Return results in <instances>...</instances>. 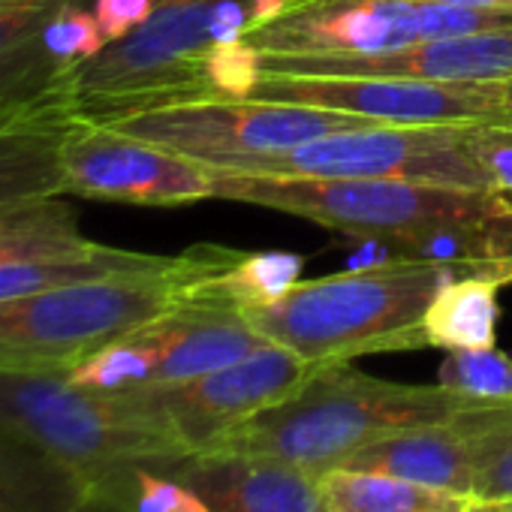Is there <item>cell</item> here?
Segmentation results:
<instances>
[{
    "instance_id": "e575fe53",
    "label": "cell",
    "mask_w": 512,
    "mask_h": 512,
    "mask_svg": "<svg viewBox=\"0 0 512 512\" xmlns=\"http://www.w3.org/2000/svg\"><path fill=\"white\" fill-rule=\"evenodd\" d=\"M473 512H512V503H491V506H473Z\"/></svg>"
},
{
    "instance_id": "7402d4cb",
    "label": "cell",
    "mask_w": 512,
    "mask_h": 512,
    "mask_svg": "<svg viewBox=\"0 0 512 512\" xmlns=\"http://www.w3.org/2000/svg\"><path fill=\"white\" fill-rule=\"evenodd\" d=\"M79 512H211L163 461H133L85 476Z\"/></svg>"
},
{
    "instance_id": "cb8c5ba5",
    "label": "cell",
    "mask_w": 512,
    "mask_h": 512,
    "mask_svg": "<svg viewBox=\"0 0 512 512\" xmlns=\"http://www.w3.org/2000/svg\"><path fill=\"white\" fill-rule=\"evenodd\" d=\"M503 284L479 275H461L443 284L422 320L428 347L437 350H476L497 344V290Z\"/></svg>"
},
{
    "instance_id": "2e32d148",
    "label": "cell",
    "mask_w": 512,
    "mask_h": 512,
    "mask_svg": "<svg viewBox=\"0 0 512 512\" xmlns=\"http://www.w3.org/2000/svg\"><path fill=\"white\" fill-rule=\"evenodd\" d=\"M157 332L160 365L151 386L184 383L220 371L269 344L241 311L202 302H181L157 320Z\"/></svg>"
},
{
    "instance_id": "ba28073f",
    "label": "cell",
    "mask_w": 512,
    "mask_h": 512,
    "mask_svg": "<svg viewBox=\"0 0 512 512\" xmlns=\"http://www.w3.org/2000/svg\"><path fill=\"white\" fill-rule=\"evenodd\" d=\"M118 127L130 136L157 142L175 154H184L208 169H220L223 163L247 154H284L296 151L305 142L368 127L359 115L329 112L299 103H275V100H187L139 109L112 121H100Z\"/></svg>"
},
{
    "instance_id": "52a82bcc",
    "label": "cell",
    "mask_w": 512,
    "mask_h": 512,
    "mask_svg": "<svg viewBox=\"0 0 512 512\" xmlns=\"http://www.w3.org/2000/svg\"><path fill=\"white\" fill-rule=\"evenodd\" d=\"M470 124H368L341 130L284 154H247L217 172L302 178H404L491 193L467 148Z\"/></svg>"
},
{
    "instance_id": "ffe728a7",
    "label": "cell",
    "mask_w": 512,
    "mask_h": 512,
    "mask_svg": "<svg viewBox=\"0 0 512 512\" xmlns=\"http://www.w3.org/2000/svg\"><path fill=\"white\" fill-rule=\"evenodd\" d=\"M302 269L305 260L299 253H241L226 247L223 260L187 290L184 302L220 305L241 314L253 308H266L284 299L302 281Z\"/></svg>"
},
{
    "instance_id": "f1b7e54d",
    "label": "cell",
    "mask_w": 512,
    "mask_h": 512,
    "mask_svg": "<svg viewBox=\"0 0 512 512\" xmlns=\"http://www.w3.org/2000/svg\"><path fill=\"white\" fill-rule=\"evenodd\" d=\"M208 100H244L263 79V55L244 40L220 43L205 58Z\"/></svg>"
},
{
    "instance_id": "44dd1931",
    "label": "cell",
    "mask_w": 512,
    "mask_h": 512,
    "mask_svg": "<svg viewBox=\"0 0 512 512\" xmlns=\"http://www.w3.org/2000/svg\"><path fill=\"white\" fill-rule=\"evenodd\" d=\"M106 250L91 241L64 196L37 199L0 211V266L37 260H85Z\"/></svg>"
},
{
    "instance_id": "d6a6232c",
    "label": "cell",
    "mask_w": 512,
    "mask_h": 512,
    "mask_svg": "<svg viewBox=\"0 0 512 512\" xmlns=\"http://www.w3.org/2000/svg\"><path fill=\"white\" fill-rule=\"evenodd\" d=\"M425 4H449V7H512V0H425Z\"/></svg>"
},
{
    "instance_id": "6da1fadb",
    "label": "cell",
    "mask_w": 512,
    "mask_h": 512,
    "mask_svg": "<svg viewBox=\"0 0 512 512\" xmlns=\"http://www.w3.org/2000/svg\"><path fill=\"white\" fill-rule=\"evenodd\" d=\"M485 404L491 401L458 395L440 383H389L356 371L350 362L323 365L290 398L229 428L202 452L281 458L320 476L377 440L452 422Z\"/></svg>"
},
{
    "instance_id": "ac0fdd59",
    "label": "cell",
    "mask_w": 512,
    "mask_h": 512,
    "mask_svg": "<svg viewBox=\"0 0 512 512\" xmlns=\"http://www.w3.org/2000/svg\"><path fill=\"white\" fill-rule=\"evenodd\" d=\"M67 4L82 0H0V100L37 97L67 79L43 43L46 25Z\"/></svg>"
},
{
    "instance_id": "836d02e7",
    "label": "cell",
    "mask_w": 512,
    "mask_h": 512,
    "mask_svg": "<svg viewBox=\"0 0 512 512\" xmlns=\"http://www.w3.org/2000/svg\"><path fill=\"white\" fill-rule=\"evenodd\" d=\"M494 91H497V100L503 106V112L512 118V79H503V82H494Z\"/></svg>"
},
{
    "instance_id": "4dcf8cb0",
    "label": "cell",
    "mask_w": 512,
    "mask_h": 512,
    "mask_svg": "<svg viewBox=\"0 0 512 512\" xmlns=\"http://www.w3.org/2000/svg\"><path fill=\"white\" fill-rule=\"evenodd\" d=\"M473 256H476V263L485 269V278H491L497 284H503V281H500V275H497V269L491 263H503L509 269V275H512V199L500 196L497 208L476 223Z\"/></svg>"
},
{
    "instance_id": "f546056e",
    "label": "cell",
    "mask_w": 512,
    "mask_h": 512,
    "mask_svg": "<svg viewBox=\"0 0 512 512\" xmlns=\"http://www.w3.org/2000/svg\"><path fill=\"white\" fill-rule=\"evenodd\" d=\"M467 148L488 178L491 193L512 199V121L506 124H470L467 130Z\"/></svg>"
},
{
    "instance_id": "1f68e13d",
    "label": "cell",
    "mask_w": 512,
    "mask_h": 512,
    "mask_svg": "<svg viewBox=\"0 0 512 512\" xmlns=\"http://www.w3.org/2000/svg\"><path fill=\"white\" fill-rule=\"evenodd\" d=\"M157 7V0H94V16L109 43L139 31Z\"/></svg>"
},
{
    "instance_id": "603a6c76",
    "label": "cell",
    "mask_w": 512,
    "mask_h": 512,
    "mask_svg": "<svg viewBox=\"0 0 512 512\" xmlns=\"http://www.w3.org/2000/svg\"><path fill=\"white\" fill-rule=\"evenodd\" d=\"M320 488L332 512H473V497L413 479L332 467L320 473Z\"/></svg>"
},
{
    "instance_id": "8992f818",
    "label": "cell",
    "mask_w": 512,
    "mask_h": 512,
    "mask_svg": "<svg viewBox=\"0 0 512 512\" xmlns=\"http://www.w3.org/2000/svg\"><path fill=\"white\" fill-rule=\"evenodd\" d=\"M223 0H157L151 19L67 76L76 118L112 121L139 109L208 100L205 58L220 46Z\"/></svg>"
},
{
    "instance_id": "7c38bea8",
    "label": "cell",
    "mask_w": 512,
    "mask_h": 512,
    "mask_svg": "<svg viewBox=\"0 0 512 512\" xmlns=\"http://www.w3.org/2000/svg\"><path fill=\"white\" fill-rule=\"evenodd\" d=\"M425 0H287L244 43L260 55H380L428 40Z\"/></svg>"
},
{
    "instance_id": "3957f363",
    "label": "cell",
    "mask_w": 512,
    "mask_h": 512,
    "mask_svg": "<svg viewBox=\"0 0 512 512\" xmlns=\"http://www.w3.org/2000/svg\"><path fill=\"white\" fill-rule=\"evenodd\" d=\"M461 275H467L461 266L419 260L347 269L299 281L284 299L244 317L266 341L314 365L422 350L428 347L422 320L434 293Z\"/></svg>"
},
{
    "instance_id": "7a4b0ae2",
    "label": "cell",
    "mask_w": 512,
    "mask_h": 512,
    "mask_svg": "<svg viewBox=\"0 0 512 512\" xmlns=\"http://www.w3.org/2000/svg\"><path fill=\"white\" fill-rule=\"evenodd\" d=\"M226 247L196 244L151 266L0 302V374H70L109 341L175 311Z\"/></svg>"
},
{
    "instance_id": "277c9868",
    "label": "cell",
    "mask_w": 512,
    "mask_h": 512,
    "mask_svg": "<svg viewBox=\"0 0 512 512\" xmlns=\"http://www.w3.org/2000/svg\"><path fill=\"white\" fill-rule=\"evenodd\" d=\"M0 425L82 476L190 455L145 389L103 392L67 374H0Z\"/></svg>"
},
{
    "instance_id": "d4e9b609",
    "label": "cell",
    "mask_w": 512,
    "mask_h": 512,
    "mask_svg": "<svg viewBox=\"0 0 512 512\" xmlns=\"http://www.w3.org/2000/svg\"><path fill=\"white\" fill-rule=\"evenodd\" d=\"M157 260L154 253H136V250H118L109 247L100 250L97 256H85V260H37V263H10L0 266V302L28 296V293H43L79 281H94L106 278L115 272H130L151 266Z\"/></svg>"
},
{
    "instance_id": "9c48e42d",
    "label": "cell",
    "mask_w": 512,
    "mask_h": 512,
    "mask_svg": "<svg viewBox=\"0 0 512 512\" xmlns=\"http://www.w3.org/2000/svg\"><path fill=\"white\" fill-rule=\"evenodd\" d=\"M67 196L175 208L211 199L214 169L118 127L73 118L61 142Z\"/></svg>"
},
{
    "instance_id": "e0dca14e",
    "label": "cell",
    "mask_w": 512,
    "mask_h": 512,
    "mask_svg": "<svg viewBox=\"0 0 512 512\" xmlns=\"http://www.w3.org/2000/svg\"><path fill=\"white\" fill-rule=\"evenodd\" d=\"M350 470L389 473L401 479H413L422 485L446 488L455 494H467L473 488V434L458 419L440 425H422L386 440H377L359 452H353L344 464Z\"/></svg>"
},
{
    "instance_id": "4316f807",
    "label": "cell",
    "mask_w": 512,
    "mask_h": 512,
    "mask_svg": "<svg viewBox=\"0 0 512 512\" xmlns=\"http://www.w3.org/2000/svg\"><path fill=\"white\" fill-rule=\"evenodd\" d=\"M464 416L461 422L473 434V503H512V419L482 428Z\"/></svg>"
},
{
    "instance_id": "83f0119b",
    "label": "cell",
    "mask_w": 512,
    "mask_h": 512,
    "mask_svg": "<svg viewBox=\"0 0 512 512\" xmlns=\"http://www.w3.org/2000/svg\"><path fill=\"white\" fill-rule=\"evenodd\" d=\"M43 43H46V52H49L52 64L64 76H70L76 67H82L85 61L97 58L109 46V40H106L94 10H88L85 4L61 7L52 16V22L46 25Z\"/></svg>"
},
{
    "instance_id": "484cf974",
    "label": "cell",
    "mask_w": 512,
    "mask_h": 512,
    "mask_svg": "<svg viewBox=\"0 0 512 512\" xmlns=\"http://www.w3.org/2000/svg\"><path fill=\"white\" fill-rule=\"evenodd\" d=\"M437 383L479 401L512 404V356L497 347L449 350L437 368Z\"/></svg>"
},
{
    "instance_id": "9a60e30c",
    "label": "cell",
    "mask_w": 512,
    "mask_h": 512,
    "mask_svg": "<svg viewBox=\"0 0 512 512\" xmlns=\"http://www.w3.org/2000/svg\"><path fill=\"white\" fill-rule=\"evenodd\" d=\"M73 118L67 79L37 97L0 100V211L67 196L61 142Z\"/></svg>"
},
{
    "instance_id": "d6986e66",
    "label": "cell",
    "mask_w": 512,
    "mask_h": 512,
    "mask_svg": "<svg viewBox=\"0 0 512 512\" xmlns=\"http://www.w3.org/2000/svg\"><path fill=\"white\" fill-rule=\"evenodd\" d=\"M85 476L0 425V512H79Z\"/></svg>"
},
{
    "instance_id": "8fae6325",
    "label": "cell",
    "mask_w": 512,
    "mask_h": 512,
    "mask_svg": "<svg viewBox=\"0 0 512 512\" xmlns=\"http://www.w3.org/2000/svg\"><path fill=\"white\" fill-rule=\"evenodd\" d=\"M320 368L323 365H314L269 341L235 365L184 383L145 386V395L160 410L178 443L193 455L211 446L229 428L290 398Z\"/></svg>"
},
{
    "instance_id": "5bb4252c",
    "label": "cell",
    "mask_w": 512,
    "mask_h": 512,
    "mask_svg": "<svg viewBox=\"0 0 512 512\" xmlns=\"http://www.w3.org/2000/svg\"><path fill=\"white\" fill-rule=\"evenodd\" d=\"M163 467L190 485L211 512H332L320 476L266 455L196 452Z\"/></svg>"
},
{
    "instance_id": "30bf717a",
    "label": "cell",
    "mask_w": 512,
    "mask_h": 512,
    "mask_svg": "<svg viewBox=\"0 0 512 512\" xmlns=\"http://www.w3.org/2000/svg\"><path fill=\"white\" fill-rule=\"evenodd\" d=\"M250 97L347 112L374 124H404V127L512 121L497 100L494 82L452 85V82H425V79H374V76H263Z\"/></svg>"
},
{
    "instance_id": "5b68a950",
    "label": "cell",
    "mask_w": 512,
    "mask_h": 512,
    "mask_svg": "<svg viewBox=\"0 0 512 512\" xmlns=\"http://www.w3.org/2000/svg\"><path fill=\"white\" fill-rule=\"evenodd\" d=\"M211 199L284 211L359 238H401L431 226L476 223L500 202L497 193L404 178H302L217 169Z\"/></svg>"
},
{
    "instance_id": "4fadbf2b",
    "label": "cell",
    "mask_w": 512,
    "mask_h": 512,
    "mask_svg": "<svg viewBox=\"0 0 512 512\" xmlns=\"http://www.w3.org/2000/svg\"><path fill=\"white\" fill-rule=\"evenodd\" d=\"M263 76H374L452 85L503 82L512 79V28L419 40L380 55H263Z\"/></svg>"
}]
</instances>
